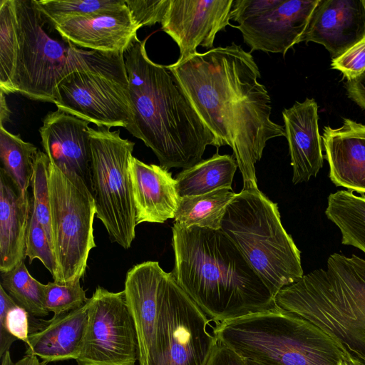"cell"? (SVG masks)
<instances>
[{"mask_svg":"<svg viewBox=\"0 0 365 365\" xmlns=\"http://www.w3.org/2000/svg\"><path fill=\"white\" fill-rule=\"evenodd\" d=\"M167 66L202 121L232 149L243 188L257 187L255 163L267 142L286 133L270 118L271 98L251 52L233 42Z\"/></svg>","mask_w":365,"mask_h":365,"instance_id":"6da1fadb","label":"cell"},{"mask_svg":"<svg viewBox=\"0 0 365 365\" xmlns=\"http://www.w3.org/2000/svg\"><path fill=\"white\" fill-rule=\"evenodd\" d=\"M178 284L217 324L277 307L275 299L221 230L173 226Z\"/></svg>","mask_w":365,"mask_h":365,"instance_id":"7a4b0ae2","label":"cell"},{"mask_svg":"<svg viewBox=\"0 0 365 365\" xmlns=\"http://www.w3.org/2000/svg\"><path fill=\"white\" fill-rule=\"evenodd\" d=\"M146 41L138 38L123 53L134 109L133 135L152 150L161 167L188 168L202 160L207 146L222 145L168 66L150 59Z\"/></svg>","mask_w":365,"mask_h":365,"instance_id":"3957f363","label":"cell"},{"mask_svg":"<svg viewBox=\"0 0 365 365\" xmlns=\"http://www.w3.org/2000/svg\"><path fill=\"white\" fill-rule=\"evenodd\" d=\"M276 306L322 329L365 365V259L334 253L326 269L282 288Z\"/></svg>","mask_w":365,"mask_h":365,"instance_id":"277c9868","label":"cell"},{"mask_svg":"<svg viewBox=\"0 0 365 365\" xmlns=\"http://www.w3.org/2000/svg\"><path fill=\"white\" fill-rule=\"evenodd\" d=\"M214 333L243 359L265 365H336L351 355L314 324L277 307L221 322Z\"/></svg>","mask_w":365,"mask_h":365,"instance_id":"5b68a950","label":"cell"},{"mask_svg":"<svg viewBox=\"0 0 365 365\" xmlns=\"http://www.w3.org/2000/svg\"><path fill=\"white\" fill-rule=\"evenodd\" d=\"M220 230L275 299L302 276L301 252L284 228L277 204L257 187L242 188L228 204Z\"/></svg>","mask_w":365,"mask_h":365,"instance_id":"8992f818","label":"cell"},{"mask_svg":"<svg viewBox=\"0 0 365 365\" xmlns=\"http://www.w3.org/2000/svg\"><path fill=\"white\" fill-rule=\"evenodd\" d=\"M15 6L19 34L15 92L55 103L59 83L104 53L81 48L64 38L33 0H15Z\"/></svg>","mask_w":365,"mask_h":365,"instance_id":"52a82bcc","label":"cell"},{"mask_svg":"<svg viewBox=\"0 0 365 365\" xmlns=\"http://www.w3.org/2000/svg\"><path fill=\"white\" fill-rule=\"evenodd\" d=\"M48 190L52 247L56 265L53 279L59 283L81 281L90 252L96 246L93 195L81 178L61 170L51 160Z\"/></svg>","mask_w":365,"mask_h":365,"instance_id":"ba28073f","label":"cell"},{"mask_svg":"<svg viewBox=\"0 0 365 365\" xmlns=\"http://www.w3.org/2000/svg\"><path fill=\"white\" fill-rule=\"evenodd\" d=\"M89 128L91 146L90 190L96 217L112 242L130 247L135 237V206L129 165L135 143L120 137V130Z\"/></svg>","mask_w":365,"mask_h":365,"instance_id":"9c48e42d","label":"cell"},{"mask_svg":"<svg viewBox=\"0 0 365 365\" xmlns=\"http://www.w3.org/2000/svg\"><path fill=\"white\" fill-rule=\"evenodd\" d=\"M123 53H104L64 78L57 88V108L98 127H123L133 135L134 109Z\"/></svg>","mask_w":365,"mask_h":365,"instance_id":"30bf717a","label":"cell"},{"mask_svg":"<svg viewBox=\"0 0 365 365\" xmlns=\"http://www.w3.org/2000/svg\"><path fill=\"white\" fill-rule=\"evenodd\" d=\"M159 311L150 365H206L218 339L210 319L165 272L159 286Z\"/></svg>","mask_w":365,"mask_h":365,"instance_id":"8fae6325","label":"cell"},{"mask_svg":"<svg viewBox=\"0 0 365 365\" xmlns=\"http://www.w3.org/2000/svg\"><path fill=\"white\" fill-rule=\"evenodd\" d=\"M137 332L124 291L98 287L88 302V321L78 365H135Z\"/></svg>","mask_w":365,"mask_h":365,"instance_id":"7c38bea8","label":"cell"},{"mask_svg":"<svg viewBox=\"0 0 365 365\" xmlns=\"http://www.w3.org/2000/svg\"><path fill=\"white\" fill-rule=\"evenodd\" d=\"M319 0H233L231 19L252 51L285 55L304 31Z\"/></svg>","mask_w":365,"mask_h":365,"instance_id":"4fadbf2b","label":"cell"},{"mask_svg":"<svg viewBox=\"0 0 365 365\" xmlns=\"http://www.w3.org/2000/svg\"><path fill=\"white\" fill-rule=\"evenodd\" d=\"M233 0H170L161 29L180 49L178 61L213 48L216 34L230 25Z\"/></svg>","mask_w":365,"mask_h":365,"instance_id":"5bb4252c","label":"cell"},{"mask_svg":"<svg viewBox=\"0 0 365 365\" xmlns=\"http://www.w3.org/2000/svg\"><path fill=\"white\" fill-rule=\"evenodd\" d=\"M364 37V0H319L298 43H319L334 59Z\"/></svg>","mask_w":365,"mask_h":365,"instance_id":"9a60e30c","label":"cell"},{"mask_svg":"<svg viewBox=\"0 0 365 365\" xmlns=\"http://www.w3.org/2000/svg\"><path fill=\"white\" fill-rule=\"evenodd\" d=\"M89 122L57 109L39 129L44 153L61 170L81 178L90 188L91 146Z\"/></svg>","mask_w":365,"mask_h":365,"instance_id":"2e32d148","label":"cell"},{"mask_svg":"<svg viewBox=\"0 0 365 365\" xmlns=\"http://www.w3.org/2000/svg\"><path fill=\"white\" fill-rule=\"evenodd\" d=\"M55 28L78 47L112 53H124L138 38L139 29L126 4L118 9L71 18Z\"/></svg>","mask_w":365,"mask_h":365,"instance_id":"e0dca14e","label":"cell"},{"mask_svg":"<svg viewBox=\"0 0 365 365\" xmlns=\"http://www.w3.org/2000/svg\"><path fill=\"white\" fill-rule=\"evenodd\" d=\"M165 272L158 262L147 261L130 269L124 292L133 318L139 347V365H150L157 327L159 286Z\"/></svg>","mask_w":365,"mask_h":365,"instance_id":"ac0fdd59","label":"cell"},{"mask_svg":"<svg viewBox=\"0 0 365 365\" xmlns=\"http://www.w3.org/2000/svg\"><path fill=\"white\" fill-rule=\"evenodd\" d=\"M317 110L315 100L307 98L282 111L294 184L307 182L312 177H316L323 166Z\"/></svg>","mask_w":365,"mask_h":365,"instance_id":"d6986e66","label":"cell"},{"mask_svg":"<svg viewBox=\"0 0 365 365\" xmlns=\"http://www.w3.org/2000/svg\"><path fill=\"white\" fill-rule=\"evenodd\" d=\"M31 317L26 354L36 356L46 363L78 358L87 325L88 302L77 309L53 315L48 321L31 319Z\"/></svg>","mask_w":365,"mask_h":365,"instance_id":"ffe728a7","label":"cell"},{"mask_svg":"<svg viewBox=\"0 0 365 365\" xmlns=\"http://www.w3.org/2000/svg\"><path fill=\"white\" fill-rule=\"evenodd\" d=\"M329 177L336 187L365 193V125L344 118L336 128L326 126L322 137Z\"/></svg>","mask_w":365,"mask_h":365,"instance_id":"44dd1931","label":"cell"},{"mask_svg":"<svg viewBox=\"0 0 365 365\" xmlns=\"http://www.w3.org/2000/svg\"><path fill=\"white\" fill-rule=\"evenodd\" d=\"M129 175L137 225L174 219L180 197L176 180L168 170L133 157Z\"/></svg>","mask_w":365,"mask_h":365,"instance_id":"7402d4cb","label":"cell"},{"mask_svg":"<svg viewBox=\"0 0 365 365\" xmlns=\"http://www.w3.org/2000/svg\"><path fill=\"white\" fill-rule=\"evenodd\" d=\"M30 195L21 196L0 168V271L7 272L24 261L31 214Z\"/></svg>","mask_w":365,"mask_h":365,"instance_id":"603a6c76","label":"cell"},{"mask_svg":"<svg viewBox=\"0 0 365 365\" xmlns=\"http://www.w3.org/2000/svg\"><path fill=\"white\" fill-rule=\"evenodd\" d=\"M237 168L233 155H220L217 149L211 158L202 160L177 175L175 179L178 194L182 197L222 188L232 190V180Z\"/></svg>","mask_w":365,"mask_h":365,"instance_id":"cb8c5ba5","label":"cell"},{"mask_svg":"<svg viewBox=\"0 0 365 365\" xmlns=\"http://www.w3.org/2000/svg\"><path fill=\"white\" fill-rule=\"evenodd\" d=\"M327 217L341 234V243L354 246L365 253V195L351 190H339L327 198Z\"/></svg>","mask_w":365,"mask_h":365,"instance_id":"d4e9b609","label":"cell"},{"mask_svg":"<svg viewBox=\"0 0 365 365\" xmlns=\"http://www.w3.org/2000/svg\"><path fill=\"white\" fill-rule=\"evenodd\" d=\"M235 195L232 190L222 188L201 195L180 197L175 222L185 227L220 230L227 206Z\"/></svg>","mask_w":365,"mask_h":365,"instance_id":"484cf974","label":"cell"},{"mask_svg":"<svg viewBox=\"0 0 365 365\" xmlns=\"http://www.w3.org/2000/svg\"><path fill=\"white\" fill-rule=\"evenodd\" d=\"M38 152L34 145L23 140L19 135L9 133L4 125H0L1 168L22 197L29 195L28 188L31 186Z\"/></svg>","mask_w":365,"mask_h":365,"instance_id":"4316f807","label":"cell"},{"mask_svg":"<svg viewBox=\"0 0 365 365\" xmlns=\"http://www.w3.org/2000/svg\"><path fill=\"white\" fill-rule=\"evenodd\" d=\"M19 53L18 19L15 0L0 1V88L14 93V77Z\"/></svg>","mask_w":365,"mask_h":365,"instance_id":"83f0119b","label":"cell"},{"mask_svg":"<svg viewBox=\"0 0 365 365\" xmlns=\"http://www.w3.org/2000/svg\"><path fill=\"white\" fill-rule=\"evenodd\" d=\"M1 286L31 316L43 317L48 314L45 306V287L34 278L24 261L11 270L1 273Z\"/></svg>","mask_w":365,"mask_h":365,"instance_id":"f1b7e54d","label":"cell"},{"mask_svg":"<svg viewBox=\"0 0 365 365\" xmlns=\"http://www.w3.org/2000/svg\"><path fill=\"white\" fill-rule=\"evenodd\" d=\"M36 6L54 26L67 19L90 16L125 6V0H33Z\"/></svg>","mask_w":365,"mask_h":365,"instance_id":"f546056e","label":"cell"},{"mask_svg":"<svg viewBox=\"0 0 365 365\" xmlns=\"http://www.w3.org/2000/svg\"><path fill=\"white\" fill-rule=\"evenodd\" d=\"M30 316L0 285V358L17 339L27 341Z\"/></svg>","mask_w":365,"mask_h":365,"instance_id":"4dcf8cb0","label":"cell"},{"mask_svg":"<svg viewBox=\"0 0 365 365\" xmlns=\"http://www.w3.org/2000/svg\"><path fill=\"white\" fill-rule=\"evenodd\" d=\"M48 163L49 159L46 154L38 150L34 161L31 181L33 193L31 211L37 221L45 230L52 246V228L48 190Z\"/></svg>","mask_w":365,"mask_h":365,"instance_id":"1f68e13d","label":"cell"},{"mask_svg":"<svg viewBox=\"0 0 365 365\" xmlns=\"http://www.w3.org/2000/svg\"><path fill=\"white\" fill-rule=\"evenodd\" d=\"M88 299L81 281L71 283L49 282L45 287V306L53 315L77 309L84 306Z\"/></svg>","mask_w":365,"mask_h":365,"instance_id":"d6a6232c","label":"cell"},{"mask_svg":"<svg viewBox=\"0 0 365 365\" xmlns=\"http://www.w3.org/2000/svg\"><path fill=\"white\" fill-rule=\"evenodd\" d=\"M26 257H29L30 264L34 259H38L52 277L55 276L56 265L52 246L45 230L32 211L26 237Z\"/></svg>","mask_w":365,"mask_h":365,"instance_id":"836d02e7","label":"cell"},{"mask_svg":"<svg viewBox=\"0 0 365 365\" xmlns=\"http://www.w3.org/2000/svg\"><path fill=\"white\" fill-rule=\"evenodd\" d=\"M130 14L138 27L161 24L170 0H125Z\"/></svg>","mask_w":365,"mask_h":365,"instance_id":"e575fe53","label":"cell"},{"mask_svg":"<svg viewBox=\"0 0 365 365\" xmlns=\"http://www.w3.org/2000/svg\"><path fill=\"white\" fill-rule=\"evenodd\" d=\"M331 66L352 81L365 71V37L339 57L332 59Z\"/></svg>","mask_w":365,"mask_h":365,"instance_id":"d590c367","label":"cell"},{"mask_svg":"<svg viewBox=\"0 0 365 365\" xmlns=\"http://www.w3.org/2000/svg\"><path fill=\"white\" fill-rule=\"evenodd\" d=\"M206 365H246L245 360L232 349L218 341Z\"/></svg>","mask_w":365,"mask_h":365,"instance_id":"8d00e7d4","label":"cell"},{"mask_svg":"<svg viewBox=\"0 0 365 365\" xmlns=\"http://www.w3.org/2000/svg\"><path fill=\"white\" fill-rule=\"evenodd\" d=\"M345 87L349 98L365 110V71L356 78L347 81Z\"/></svg>","mask_w":365,"mask_h":365,"instance_id":"74e56055","label":"cell"},{"mask_svg":"<svg viewBox=\"0 0 365 365\" xmlns=\"http://www.w3.org/2000/svg\"><path fill=\"white\" fill-rule=\"evenodd\" d=\"M48 363L40 361L36 356L26 354L23 358L14 362L12 361L10 351H7L1 358V365H46Z\"/></svg>","mask_w":365,"mask_h":365,"instance_id":"f35d334b","label":"cell"},{"mask_svg":"<svg viewBox=\"0 0 365 365\" xmlns=\"http://www.w3.org/2000/svg\"><path fill=\"white\" fill-rule=\"evenodd\" d=\"M11 110L8 107L6 101L5 94L1 91V111H0V120L1 125H4V123L10 120Z\"/></svg>","mask_w":365,"mask_h":365,"instance_id":"ab89813d","label":"cell"},{"mask_svg":"<svg viewBox=\"0 0 365 365\" xmlns=\"http://www.w3.org/2000/svg\"><path fill=\"white\" fill-rule=\"evenodd\" d=\"M336 365H364L357 358L351 355L349 358L341 359L338 361Z\"/></svg>","mask_w":365,"mask_h":365,"instance_id":"60d3db41","label":"cell"},{"mask_svg":"<svg viewBox=\"0 0 365 365\" xmlns=\"http://www.w3.org/2000/svg\"><path fill=\"white\" fill-rule=\"evenodd\" d=\"M245 360V359H244ZM246 365H265L261 363L255 362L250 360H245Z\"/></svg>","mask_w":365,"mask_h":365,"instance_id":"b9f144b4","label":"cell"}]
</instances>
